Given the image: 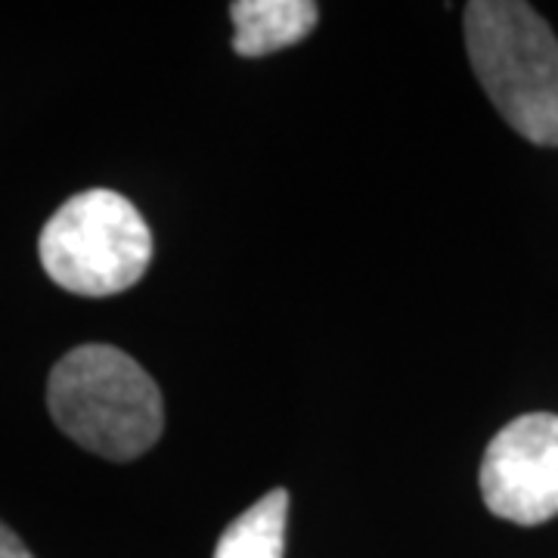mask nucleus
Listing matches in <instances>:
<instances>
[{
    "mask_svg": "<svg viewBox=\"0 0 558 558\" xmlns=\"http://www.w3.org/2000/svg\"><path fill=\"white\" fill-rule=\"evenodd\" d=\"M465 50L487 100L534 146H558V38L521 0L465 7Z\"/></svg>",
    "mask_w": 558,
    "mask_h": 558,
    "instance_id": "2",
    "label": "nucleus"
},
{
    "mask_svg": "<svg viewBox=\"0 0 558 558\" xmlns=\"http://www.w3.org/2000/svg\"><path fill=\"white\" fill-rule=\"evenodd\" d=\"M47 407L65 438L112 462L143 457L165 428L159 385L112 344H81L53 366Z\"/></svg>",
    "mask_w": 558,
    "mask_h": 558,
    "instance_id": "1",
    "label": "nucleus"
},
{
    "mask_svg": "<svg viewBox=\"0 0 558 558\" xmlns=\"http://www.w3.org/2000/svg\"><path fill=\"white\" fill-rule=\"evenodd\" d=\"M286 519H289V494L270 490L220 534L215 558H282Z\"/></svg>",
    "mask_w": 558,
    "mask_h": 558,
    "instance_id": "6",
    "label": "nucleus"
},
{
    "mask_svg": "<svg viewBox=\"0 0 558 558\" xmlns=\"http://www.w3.org/2000/svg\"><path fill=\"white\" fill-rule=\"evenodd\" d=\"M233 16V50L245 60H258L286 47H295L314 32L319 7L311 0H236Z\"/></svg>",
    "mask_w": 558,
    "mask_h": 558,
    "instance_id": "5",
    "label": "nucleus"
},
{
    "mask_svg": "<svg viewBox=\"0 0 558 558\" xmlns=\"http://www.w3.org/2000/svg\"><path fill=\"white\" fill-rule=\"evenodd\" d=\"M481 497L497 519L534 527L558 515V416L527 413L499 428L481 459Z\"/></svg>",
    "mask_w": 558,
    "mask_h": 558,
    "instance_id": "4",
    "label": "nucleus"
},
{
    "mask_svg": "<svg viewBox=\"0 0 558 558\" xmlns=\"http://www.w3.org/2000/svg\"><path fill=\"white\" fill-rule=\"evenodd\" d=\"M0 558H35L28 553V546L3 521H0Z\"/></svg>",
    "mask_w": 558,
    "mask_h": 558,
    "instance_id": "7",
    "label": "nucleus"
},
{
    "mask_svg": "<svg viewBox=\"0 0 558 558\" xmlns=\"http://www.w3.org/2000/svg\"><path fill=\"white\" fill-rule=\"evenodd\" d=\"M38 255L60 289L106 299L128 292L149 270L153 233L134 202L121 193L84 190L44 223Z\"/></svg>",
    "mask_w": 558,
    "mask_h": 558,
    "instance_id": "3",
    "label": "nucleus"
}]
</instances>
